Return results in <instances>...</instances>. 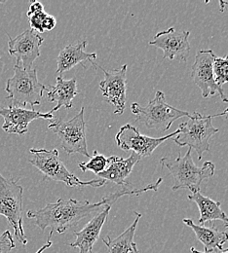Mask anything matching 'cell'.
Here are the masks:
<instances>
[{
    "label": "cell",
    "mask_w": 228,
    "mask_h": 253,
    "mask_svg": "<svg viewBox=\"0 0 228 253\" xmlns=\"http://www.w3.org/2000/svg\"><path fill=\"white\" fill-rule=\"evenodd\" d=\"M24 188L19 179L6 178L0 172V215H3L14 230L15 238L23 246L28 244L23 220Z\"/></svg>",
    "instance_id": "obj_7"
},
{
    "label": "cell",
    "mask_w": 228,
    "mask_h": 253,
    "mask_svg": "<svg viewBox=\"0 0 228 253\" xmlns=\"http://www.w3.org/2000/svg\"><path fill=\"white\" fill-rule=\"evenodd\" d=\"M84 112L85 107H82L71 119L67 121L53 120L48 126L59 136L62 146L68 155L78 153L85 157H91L87 147Z\"/></svg>",
    "instance_id": "obj_8"
},
{
    "label": "cell",
    "mask_w": 228,
    "mask_h": 253,
    "mask_svg": "<svg viewBox=\"0 0 228 253\" xmlns=\"http://www.w3.org/2000/svg\"><path fill=\"white\" fill-rule=\"evenodd\" d=\"M8 51L10 56L16 58V63L24 68H33V63L40 57V47L44 39L33 30H27L15 38L7 35Z\"/></svg>",
    "instance_id": "obj_12"
},
{
    "label": "cell",
    "mask_w": 228,
    "mask_h": 253,
    "mask_svg": "<svg viewBox=\"0 0 228 253\" xmlns=\"http://www.w3.org/2000/svg\"><path fill=\"white\" fill-rule=\"evenodd\" d=\"M87 44V40H83L77 42L76 44L67 45L63 50H61L57 58V73L62 74L65 71L72 69L78 64H82L83 67H85V62H89L95 67H97L98 64L95 63L97 54L85 52Z\"/></svg>",
    "instance_id": "obj_17"
},
{
    "label": "cell",
    "mask_w": 228,
    "mask_h": 253,
    "mask_svg": "<svg viewBox=\"0 0 228 253\" xmlns=\"http://www.w3.org/2000/svg\"><path fill=\"white\" fill-rule=\"evenodd\" d=\"M5 91L8 94L7 98L12 100L14 106L34 107L41 103L44 92H48V87L39 82L36 68L26 69L16 63L14 75L7 80Z\"/></svg>",
    "instance_id": "obj_5"
},
{
    "label": "cell",
    "mask_w": 228,
    "mask_h": 253,
    "mask_svg": "<svg viewBox=\"0 0 228 253\" xmlns=\"http://www.w3.org/2000/svg\"><path fill=\"white\" fill-rule=\"evenodd\" d=\"M108 166L106 169L98 173V178H101L105 181H111L121 187V189L131 186L127 182L135 165L140 161V157L132 152L127 159L121 158L119 156H110L108 157Z\"/></svg>",
    "instance_id": "obj_16"
},
{
    "label": "cell",
    "mask_w": 228,
    "mask_h": 253,
    "mask_svg": "<svg viewBox=\"0 0 228 253\" xmlns=\"http://www.w3.org/2000/svg\"><path fill=\"white\" fill-rule=\"evenodd\" d=\"M107 166H108V159L106 158L104 155L99 154L98 150L93 151V155L91 156L89 162L78 163V167L82 172L91 170L97 175L98 173L102 172L106 169Z\"/></svg>",
    "instance_id": "obj_23"
},
{
    "label": "cell",
    "mask_w": 228,
    "mask_h": 253,
    "mask_svg": "<svg viewBox=\"0 0 228 253\" xmlns=\"http://www.w3.org/2000/svg\"><path fill=\"white\" fill-rule=\"evenodd\" d=\"M27 15H28V18L30 21L31 30H33L37 33L44 32L42 26H43V22H44L46 16L48 15L44 11V6L40 2L34 1L31 4Z\"/></svg>",
    "instance_id": "obj_22"
},
{
    "label": "cell",
    "mask_w": 228,
    "mask_h": 253,
    "mask_svg": "<svg viewBox=\"0 0 228 253\" xmlns=\"http://www.w3.org/2000/svg\"><path fill=\"white\" fill-rule=\"evenodd\" d=\"M16 249V244L13 235L9 230L0 234V253H10Z\"/></svg>",
    "instance_id": "obj_25"
},
{
    "label": "cell",
    "mask_w": 228,
    "mask_h": 253,
    "mask_svg": "<svg viewBox=\"0 0 228 253\" xmlns=\"http://www.w3.org/2000/svg\"><path fill=\"white\" fill-rule=\"evenodd\" d=\"M182 222L192 229L197 240L203 245L204 253H213L214 252H223L224 245L228 242V234L222 232L216 227H206L197 225L193 220L184 218Z\"/></svg>",
    "instance_id": "obj_18"
},
{
    "label": "cell",
    "mask_w": 228,
    "mask_h": 253,
    "mask_svg": "<svg viewBox=\"0 0 228 253\" xmlns=\"http://www.w3.org/2000/svg\"><path fill=\"white\" fill-rule=\"evenodd\" d=\"M131 111L140 122L148 128H153L161 132L167 131L175 121L182 117H190L189 112L178 109L170 105L165 94L157 91L155 97L149 100L146 106H141L137 102L131 104Z\"/></svg>",
    "instance_id": "obj_6"
},
{
    "label": "cell",
    "mask_w": 228,
    "mask_h": 253,
    "mask_svg": "<svg viewBox=\"0 0 228 253\" xmlns=\"http://www.w3.org/2000/svg\"><path fill=\"white\" fill-rule=\"evenodd\" d=\"M213 70H214V77L216 80V83L223 87L226 83L228 82V55L225 58L216 57L214 64H213Z\"/></svg>",
    "instance_id": "obj_24"
},
{
    "label": "cell",
    "mask_w": 228,
    "mask_h": 253,
    "mask_svg": "<svg viewBox=\"0 0 228 253\" xmlns=\"http://www.w3.org/2000/svg\"><path fill=\"white\" fill-rule=\"evenodd\" d=\"M216 54L213 50H200L197 52L195 61L191 67V78L196 86L200 88L202 96L219 95L224 102H228V97L225 94L223 87H220L215 80L213 64L216 59Z\"/></svg>",
    "instance_id": "obj_10"
},
{
    "label": "cell",
    "mask_w": 228,
    "mask_h": 253,
    "mask_svg": "<svg viewBox=\"0 0 228 253\" xmlns=\"http://www.w3.org/2000/svg\"><path fill=\"white\" fill-rule=\"evenodd\" d=\"M97 68L101 69L104 74V78L98 85L100 92L106 101L114 106V114H123L126 105L128 65L123 64L120 68L110 71L99 65H97Z\"/></svg>",
    "instance_id": "obj_11"
},
{
    "label": "cell",
    "mask_w": 228,
    "mask_h": 253,
    "mask_svg": "<svg viewBox=\"0 0 228 253\" xmlns=\"http://www.w3.org/2000/svg\"><path fill=\"white\" fill-rule=\"evenodd\" d=\"M52 247V242H51V239H48V241H47V244H45L42 248H40L37 252L35 253H43L46 250H48L49 248H51Z\"/></svg>",
    "instance_id": "obj_27"
},
{
    "label": "cell",
    "mask_w": 228,
    "mask_h": 253,
    "mask_svg": "<svg viewBox=\"0 0 228 253\" xmlns=\"http://www.w3.org/2000/svg\"><path fill=\"white\" fill-rule=\"evenodd\" d=\"M187 199L195 203L200 211L199 225H202L206 222L220 221L224 222L225 227L228 228V214L222 210V203L219 201H214L211 198L203 195L200 191L191 193L188 195Z\"/></svg>",
    "instance_id": "obj_20"
},
{
    "label": "cell",
    "mask_w": 228,
    "mask_h": 253,
    "mask_svg": "<svg viewBox=\"0 0 228 253\" xmlns=\"http://www.w3.org/2000/svg\"><path fill=\"white\" fill-rule=\"evenodd\" d=\"M56 25H57L56 18H55L54 16H52V15H49V14H48V15L46 16V18H45L44 22H43V26H42V28H43V31H44V32H51V31H53V30L55 29Z\"/></svg>",
    "instance_id": "obj_26"
},
{
    "label": "cell",
    "mask_w": 228,
    "mask_h": 253,
    "mask_svg": "<svg viewBox=\"0 0 228 253\" xmlns=\"http://www.w3.org/2000/svg\"><path fill=\"white\" fill-rule=\"evenodd\" d=\"M79 94L77 89L76 79L65 80L62 76H58L56 79V85L48 87L47 96L50 102H57V105L50 111L53 112L58 111L62 107L65 109H70L73 105L72 100L76 95Z\"/></svg>",
    "instance_id": "obj_19"
},
{
    "label": "cell",
    "mask_w": 228,
    "mask_h": 253,
    "mask_svg": "<svg viewBox=\"0 0 228 253\" xmlns=\"http://www.w3.org/2000/svg\"><path fill=\"white\" fill-rule=\"evenodd\" d=\"M179 129L176 131L161 136L151 137L141 134L139 130L131 124L121 126L115 135V141L117 146L123 151H132L137 154L140 158L149 157L153 151L161 145L166 140L175 137L179 133Z\"/></svg>",
    "instance_id": "obj_9"
},
{
    "label": "cell",
    "mask_w": 228,
    "mask_h": 253,
    "mask_svg": "<svg viewBox=\"0 0 228 253\" xmlns=\"http://www.w3.org/2000/svg\"><path fill=\"white\" fill-rule=\"evenodd\" d=\"M228 108L224 112L215 115H201L199 112H194L190 115L187 122H183L179 126V133L175 136L174 141L181 147L188 146L194 149L198 156V160H201L205 152L210 151V140L220 130L212 124L214 117L228 115Z\"/></svg>",
    "instance_id": "obj_4"
},
{
    "label": "cell",
    "mask_w": 228,
    "mask_h": 253,
    "mask_svg": "<svg viewBox=\"0 0 228 253\" xmlns=\"http://www.w3.org/2000/svg\"><path fill=\"white\" fill-rule=\"evenodd\" d=\"M220 4L222 5V8H223L225 5H228V2H224V1H221V2H220Z\"/></svg>",
    "instance_id": "obj_29"
},
{
    "label": "cell",
    "mask_w": 228,
    "mask_h": 253,
    "mask_svg": "<svg viewBox=\"0 0 228 253\" xmlns=\"http://www.w3.org/2000/svg\"><path fill=\"white\" fill-rule=\"evenodd\" d=\"M192 149L189 148L185 155L179 153L177 158L164 157L160 160L162 167H166L174 178L172 189H188L191 193L200 191L202 182L215 174L216 166L213 162L206 161L202 167L196 166L192 155Z\"/></svg>",
    "instance_id": "obj_2"
},
{
    "label": "cell",
    "mask_w": 228,
    "mask_h": 253,
    "mask_svg": "<svg viewBox=\"0 0 228 253\" xmlns=\"http://www.w3.org/2000/svg\"><path fill=\"white\" fill-rule=\"evenodd\" d=\"M189 35L190 32L187 31L178 32L175 28H170L167 31L158 32L153 40L149 42V45L161 49L164 53L163 59L172 61L178 59L186 63L190 52Z\"/></svg>",
    "instance_id": "obj_13"
},
{
    "label": "cell",
    "mask_w": 228,
    "mask_h": 253,
    "mask_svg": "<svg viewBox=\"0 0 228 253\" xmlns=\"http://www.w3.org/2000/svg\"><path fill=\"white\" fill-rule=\"evenodd\" d=\"M33 158L29 162L44 175L46 180H54L65 183L68 187H101L106 184L103 179H92L90 181H82L71 171L67 169L64 162L60 158L59 150L54 148L47 150L44 148H32L30 151Z\"/></svg>",
    "instance_id": "obj_3"
},
{
    "label": "cell",
    "mask_w": 228,
    "mask_h": 253,
    "mask_svg": "<svg viewBox=\"0 0 228 253\" xmlns=\"http://www.w3.org/2000/svg\"><path fill=\"white\" fill-rule=\"evenodd\" d=\"M0 116L4 119L3 130L13 134H26L29 131V125L36 119L55 120V116L50 112L42 113L14 105L1 108Z\"/></svg>",
    "instance_id": "obj_14"
},
{
    "label": "cell",
    "mask_w": 228,
    "mask_h": 253,
    "mask_svg": "<svg viewBox=\"0 0 228 253\" xmlns=\"http://www.w3.org/2000/svg\"><path fill=\"white\" fill-rule=\"evenodd\" d=\"M110 210V206H105L94 218L85 225L82 230L74 232L75 241L68 246L77 249L79 253H92L94 245L99 239L100 231L107 220Z\"/></svg>",
    "instance_id": "obj_15"
},
{
    "label": "cell",
    "mask_w": 228,
    "mask_h": 253,
    "mask_svg": "<svg viewBox=\"0 0 228 253\" xmlns=\"http://www.w3.org/2000/svg\"><path fill=\"white\" fill-rule=\"evenodd\" d=\"M4 3H6L5 0H0V4H4Z\"/></svg>",
    "instance_id": "obj_30"
},
{
    "label": "cell",
    "mask_w": 228,
    "mask_h": 253,
    "mask_svg": "<svg viewBox=\"0 0 228 253\" xmlns=\"http://www.w3.org/2000/svg\"><path fill=\"white\" fill-rule=\"evenodd\" d=\"M190 252H191V253H205L197 251V250H195V248H191V249H190ZM228 253V249H227V250H224L223 252H221V253Z\"/></svg>",
    "instance_id": "obj_28"
},
{
    "label": "cell",
    "mask_w": 228,
    "mask_h": 253,
    "mask_svg": "<svg viewBox=\"0 0 228 253\" xmlns=\"http://www.w3.org/2000/svg\"><path fill=\"white\" fill-rule=\"evenodd\" d=\"M102 207H105L102 199L95 204L87 200L80 202L74 199H60L56 203L47 204L38 211H29L27 216L33 219L42 231L50 228L48 239H51L54 232L64 234L67 229L76 226L85 217L101 211Z\"/></svg>",
    "instance_id": "obj_1"
},
{
    "label": "cell",
    "mask_w": 228,
    "mask_h": 253,
    "mask_svg": "<svg viewBox=\"0 0 228 253\" xmlns=\"http://www.w3.org/2000/svg\"><path fill=\"white\" fill-rule=\"evenodd\" d=\"M135 214L137 216L136 219L117 238L111 239L109 236H107L106 239L102 240V243L107 248L108 253H139L134 239L137 223L142 214L137 211H135Z\"/></svg>",
    "instance_id": "obj_21"
}]
</instances>
